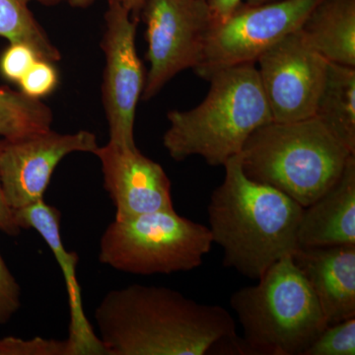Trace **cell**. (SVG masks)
I'll return each instance as SVG.
<instances>
[{
	"instance_id": "1",
	"label": "cell",
	"mask_w": 355,
	"mask_h": 355,
	"mask_svg": "<svg viewBox=\"0 0 355 355\" xmlns=\"http://www.w3.org/2000/svg\"><path fill=\"white\" fill-rule=\"evenodd\" d=\"M94 318L106 355H205L237 338L227 310L165 286L109 291Z\"/></svg>"
},
{
	"instance_id": "2",
	"label": "cell",
	"mask_w": 355,
	"mask_h": 355,
	"mask_svg": "<svg viewBox=\"0 0 355 355\" xmlns=\"http://www.w3.org/2000/svg\"><path fill=\"white\" fill-rule=\"evenodd\" d=\"M223 182L210 197L212 241L223 251V266L258 280L298 249L302 205L282 191L246 176L239 156L229 159Z\"/></svg>"
},
{
	"instance_id": "3",
	"label": "cell",
	"mask_w": 355,
	"mask_h": 355,
	"mask_svg": "<svg viewBox=\"0 0 355 355\" xmlns=\"http://www.w3.org/2000/svg\"><path fill=\"white\" fill-rule=\"evenodd\" d=\"M207 81L209 93L198 106L168 113L163 146L175 161L200 156L210 166H224L272 116L256 64L219 70Z\"/></svg>"
},
{
	"instance_id": "4",
	"label": "cell",
	"mask_w": 355,
	"mask_h": 355,
	"mask_svg": "<svg viewBox=\"0 0 355 355\" xmlns=\"http://www.w3.org/2000/svg\"><path fill=\"white\" fill-rule=\"evenodd\" d=\"M238 156L247 177L306 207L336 183L355 154L312 116L266 123L250 135Z\"/></svg>"
},
{
	"instance_id": "5",
	"label": "cell",
	"mask_w": 355,
	"mask_h": 355,
	"mask_svg": "<svg viewBox=\"0 0 355 355\" xmlns=\"http://www.w3.org/2000/svg\"><path fill=\"white\" fill-rule=\"evenodd\" d=\"M230 305L244 331L235 354L303 355L329 326L291 256L270 266L258 284L235 291Z\"/></svg>"
},
{
	"instance_id": "6",
	"label": "cell",
	"mask_w": 355,
	"mask_h": 355,
	"mask_svg": "<svg viewBox=\"0 0 355 355\" xmlns=\"http://www.w3.org/2000/svg\"><path fill=\"white\" fill-rule=\"evenodd\" d=\"M212 244L207 226L176 210L151 212L110 223L100 240L98 259L130 275H171L202 266Z\"/></svg>"
},
{
	"instance_id": "7",
	"label": "cell",
	"mask_w": 355,
	"mask_h": 355,
	"mask_svg": "<svg viewBox=\"0 0 355 355\" xmlns=\"http://www.w3.org/2000/svg\"><path fill=\"white\" fill-rule=\"evenodd\" d=\"M320 0H275L241 4L228 19L212 24L203 48L198 76L209 80L219 70L257 64L280 40L297 31Z\"/></svg>"
},
{
	"instance_id": "8",
	"label": "cell",
	"mask_w": 355,
	"mask_h": 355,
	"mask_svg": "<svg viewBox=\"0 0 355 355\" xmlns=\"http://www.w3.org/2000/svg\"><path fill=\"white\" fill-rule=\"evenodd\" d=\"M140 17L150 64L141 97L149 100L178 73L198 67L214 21L207 0H146Z\"/></svg>"
},
{
	"instance_id": "9",
	"label": "cell",
	"mask_w": 355,
	"mask_h": 355,
	"mask_svg": "<svg viewBox=\"0 0 355 355\" xmlns=\"http://www.w3.org/2000/svg\"><path fill=\"white\" fill-rule=\"evenodd\" d=\"M102 49L106 57L103 104L109 123L110 141L135 148V111L146 76L135 46L137 19L121 0H109Z\"/></svg>"
},
{
	"instance_id": "10",
	"label": "cell",
	"mask_w": 355,
	"mask_h": 355,
	"mask_svg": "<svg viewBox=\"0 0 355 355\" xmlns=\"http://www.w3.org/2000/svg\"><path fill=\"white\" fill-rule=\"evenodd\" d=\"M257 62L273 121L315 116L329 62L307 43L300 29L280 40Z\"/></svg>"
},
{
	"instance_id": "11",
	"label": "cell",
	"mask_w": 355,
	"mask_h": 355,
	"mask_svg": "<svg viewBox=\"0 0 355 355\" xmlns=\"http://www.w3.org/2000/svg\"><path fill=\"white\" fill-rule=\"evenodd\" d=\"M98 147L97 137L87 130L60 135L51 130L25 139H3L0 181L6 202L14 211L44 200L53 173L65 156L94 154Z\"/></svg>"
},
{
	"instance_id": "12",
	"label": "cell",
	"mask_w": 355,
	"mask_h": 355,
	"mask_svg": "<svg viewBox=\"0 0 355 355\" xmlns=\"http://www.w3.org/2000/svg\"><path fill=\"white\" fill-rule=\"evenodd\" d=\"M94 154L101 162L105 190L116 207L114 220L175 210L169 177L162 166L137 147L128 148L109 142L98 147Z\"/></svg>"
},
{
	"instance_id": "13",
	"label": "cell",
	"mask_w": 355,
	"mask_h": 355,
	"mask_svg": "<svg viewBox=\"0 0 355 355\" xmlns=\"http://www.w3.org/2000/svg\"><path fill=\"white\" fill-rule=\"evenodd\" d=\"M14 216L21 229H34L41 235L62 268L69 296L70 323L67 340L73 355H106L99 336L84 313L81 288L76 277L79 256L76 252L67 251L62 244L60 210L42 200L14 210Z\"/></svg>"
},
{
	"instance_id": "14",
	"label": "cell",
	"mask_w": 355,
	"mask_h": 355,
	"mask_svg": "<svg viewBox=\"0 0 355 355\" xmlns=\"http://www.w3.org/2000/svg\"><path fill=\"white\" fill-rule=\"evenodd\" d=\"M291 257L328 324L355 318V245L298 248Z\"/></svg>"
},
{
	"instance_id": "15",
	"label": "cell",
	"mask_w": 355,
	"mask_h": 355,
	"mask_svg": "<svg viewBox=\"0 0 355 355\" xmlns=\"http://www.w3.org/2000/svg\"><path fill=\"white\" fill-rule=\"evenodd\" d=\"M297 241L299 248L355 245V156L336 183L303 209Z\"/></svg>"
},
{
	"instance_id": "16",
	"label": "cell",
	"mask_w": 355,
	"mask_h": 355,
	"mask_svg": "<svg viewBox=\"0 0 355 355\" xmlns=\"http://www.w3.org/2000/svg\"><path fill=\"white\" fill-rule=\"evenodd\" d=\"M300 31L328 62L355 67V0H320Z\"/></svg>"
},
{
	"instance_id": "17",
	"label": "cell",
	"mask_w": 355,
	"mask_h": 355,
	"mask_svg": "<svg viewBox=\"0 0 355 355\" xmlns=\"http://www.w3.org/2000/svg\"><path fill=\"white\" fill-rule=\"evenodd\" d=\"M355 154V67L329 62L315 116Z\"/></svg>"
},
{
	"instance_id": "18",
	"label": "cell",
	"mask_w": 355,
	"mask_h": 355,
	"mask_svg": "<svg viewBox=\"0 0 355 355\" xmlns=\"http://www.w3.org/2000/svg\"><path fill=\"white\" fill-rule=\"evenodd\" d=\"M31 1L53 6L60 0H0V37L10 43L28 44L41 60L58 62L60 51L35 19L29 8Z\"/></svg>"
},
{
	"instance_id": "19",
	"label": "cell",
	"mask_w": 355,
	"mask_h": 355,
	"mask_svg": "<svg viewBox=\"0 0 355 355\" xmlns=\"http://www.w3.org/2000/svg\"><path fill=\"white\" fill-rule=\"evenodd\" d=\"M53 113L41 100L0 87V137L17 140L51 130Z\"/></svg>"
},
{
	"instance_id": "20",
	"label": "cell",
	"mask_w": 355,
	"mask_h": 355,
	"mask_svg": "<svg viewBox=\"0 0 355 355\" xmlns=\"http://www.w3.org/2000/svg\"><path fill=\"white\" fill-rule=\"evenodd\" d=\"M355 318L329 324L303 355H354Z\"/></svg>"
},
{
	"instance_id": "21",
	"label": "cell",
	"mask_w": 355,
	"mask_h": 355,
	"mask_svg": "<svg viewBox=\"0 0 355 355\" xmlns=\"http://www.w3.org/2000/svg\"><path fill=\"white\" fill-rule=\"evenodd\" d=\"M0 355H73L69 340L35 336L23 340L15 336L0 338Z\"/></svg>"
},
{
	"instance_id": "22",
	"label": "cell",
	"mask_w": 355,
	"mask_h": 355,
	"mask_svg": "<svg viewBox=\"0 0 355 355\" xmlns=\"http://www.w3.org/2000/svg\"><path fill=\"white\" fill-rule=\"evenodd\" d=\"M58 83V74L55 67L51 62L41 58L34 62L18 83L23 94L38 100L51 94Z\"/></svg>"
},
{
	"instance_id": "23",
	"label": "cell",
	"mask_w": 355,
	"mask_h": 355,
	"mask_svg": "<svg viewBox=\"0 0 355 355\" xmlns=\"http://www.w3.org/2000/svg\"><path fill=\"white\" fill-rule=\"evenodd\" d=\"M38 58L28 44L10 43L0 57V74L6 80L18 83Z\"/></svg>"
},
{
	"instance_id": "24",
	"label": "cell",
	"mask_w": 355,
	"mask_h": 355,
	"mask_svg": "<svg viewBox=\"0 0 355 355\" xmlns=\"http://www.w3.org/2000/svg\"><path fill=\"white\" fill-rule=\"evenodd\" d=\"M21 307V287L0 254V324L12 319Z\"/></svg>"
},
{
	"instance_id": "25",
	"label": "cell",
	"mask_w": 355,
	"mask_h": 355,
	"mask_svg": "<svg viewBox=\"0 0 355 355\" xmlns=\"http://www.w3.org/2000/svg\"><path fill=\"white\" fill-rule=\"evenodd\" d=\"M2 146H3V139L0 140V154H1ZM0 230L9 236L19 235L22 231L16 222L13 209L9 207L4 198L1 181H0Z\"/></svg>"
},
{
	"instance_id": "26",
	"label": "cell",
	"mask_w": 355,
	"mask_h": 355,
	"mask_svg": "<svg viewBox=\"0 0 355 355\" xmlns=\"http://www.w3.org/2000/svg\"><path fill=\"white\" fill-rule=\"evenodd\" d=\"M242 2L243 0H207L214 24L228 19Z\"/></svg>"
},
{
	"instance_id": "27",
	"label": "cell",
	"mask_w": 355,
	"mask_h": 355,
	"mask_svg": "<svg viewBox=\"0 0 355 355\" xmlns=\"http://www.w3.org/2000/svg\"><path fill=\"white\" fill-rule=\"evenodd\" d=\"M70 6L74 7H86L90 6L94 0H67ZM123 6L130 11V15L135 19L139 20L140 12L146 0H121Z\"/></svg>"
},
{
	"instance_id": "28",
	"label": "cell",
	"mask_w": 355,
	"mask_h": 355,
	"mask_svg": "<svg viewBox=\"0 0 355 355\" xmlns=\"http://www.w3.org/2000/svg\"><path fill=\"white\" fill-rule=\"evenodd\" d=\"M275 1V0H246L248 6H258V4L266 3V2Z\"/></svg>"
},
{
	"instance_id": "29",
	"label": "cell",
	"mask_w": 355,
	"mask_h": 355,
	"mask_svg": "<svg viewBox=\"0 0 355 355\" xmlns=\"http://www.w3.org/2000/svg\"><path fill=\"white\" fill-rule=\"evenodd\" d=\"M60 1H62V0H60Z\"/></svg>"
}]
</instances>
